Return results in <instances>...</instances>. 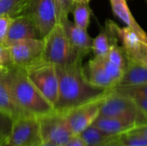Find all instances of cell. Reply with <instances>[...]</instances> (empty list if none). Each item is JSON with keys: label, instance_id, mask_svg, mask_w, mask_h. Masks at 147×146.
<instances>
[{"label": "cell", "instance_id": "6da1fadb", "mask_svg": "<svg viewBox=\"0 0 147 146\" xmlns=\"http://www.w3.org/2000/svg\"><path fill=\"white\" fill-rule=\"evenodd\" d=\"M83 59L56 67L59 80L58 99L53 107L59 113H65L103 96L109 89L92 85L86 79L83 71Z\"/></svg>", "mask_w": 147, "mask_h": 146}, {"label": "cell", "instance_id": "7a4b0ae2", "mask_svg": "<svg viewBox=\"0 0 147 146\" xmlns=\"http://www.w3.org/2000/svg\"><path fill=\"white\" fill-rule=\"evenodd\" d=\"M6 76L13 98L24 112L39 117L54 110L29 80L24 69L13 67L7 71Z\"/></svg>", "mask_w": 147, "mask_h": 146}, {"label": "cell", "instance_id": "3957f363", "mask_svg": "<svg viewBox=\"0 0 147 146\" xmlns=\"http://www.w3.org/2000/svg\"><path fill=\"white\" fill-rule=\"evenodd\" d=\"M42 40V59L44 61L54 65L64 66L74 60L81 59L74 56L61 23L57 22Z\"/></svg>", "mask_w": 147, "mask_h": 146}, {"label": "cell", "instance_id": "277c9868", "mask_svg": "<svg viewBox=\"0 0 147 146\" xmlns=\"http://www.w3.org/2000/svg\"><path fill=\"white\" fill-rule=\"evenodd\" d=\"M24 71L32 83L54 107L59 93V80L55 65L42 59L25 68Z\"/></svg>", "mask_w": 147, "mask_h": 146}, {"label": "cell", "instance_id": "5b68a950", "mask_svg": "<svg viewBox=\"0 0 147 146\" xmlns=\"http://www.w3.org/2000/svg\"><path fill=\"white\" fill-rule=\"evenodd\" d=\"M6 141L13 146H39L42 143L37 116L26 114L12 120Z\"/></svg>", "mask_w": 147, "mask_h": 146}, {"label": "cell", "instance_id": "8992f818", "mask_svg": "<svg viewBox=\"0 0 147 146\" xmlns=\"http://www.w3.org/2000/svg\"><path fill=\"white\" fill-rule=\"evenodd\" d=\"M98 116L128 118L141 123H146L147 118L140 113L130 99L114 89H109L106 94L101 104Z\"/></svg>", "mask_w": 147, "mask_h": 146}, {"label": "cell", "instance_id": "52a82bcc", "mask_svg": "<svg viewBox=\"0 0 147 146\" xmlns=\"http://www.w3.org/2000/svg\"><path fill=\"white\" fill-rule=\"evenodd\" d=\"M42 142L63 145L73 135L69 128L65 115L53 110L38 117Z\"/></svg>", "mask_w": 147, "mask_h": 146}, {"label": "cell", "instance_id": "ba28073f", "mask_svg": "<svg viewBox=\"0 0 147 146\" xmlns=\"http://www.w3.org/2000/svg\"><path fill=\"white\" fill-rule=\"evenodd\" d=\"M106 94L96 100L62 113L65 117L72 135H79L84 129L93 124L99 115L101 104Z\"/></svg>", "mask_w": 147, "mask_h": 146}, {"label": "cell", "instance_id": "9c48e42d", "mask_svg": "<svg viewBox=\"0 0 147 146\" xmlns=\"http://www.w3.org/2000/svg\"><path fill=\"white\" fill-rule=\"evenodd\" d=\"M118 40H121V48L127 59L147 64V43L129 27L121 28L114 22L108 20Z\"/></svg>", "mask_w": 147, "mask_h": 146}, {"label": "cell", "instance_id": "30bf717a", "mask_svg": "<svg viewBox=\"0 0 147 146\" xmlns=\"http://www.w3.org/2000/svg\"><path fill=\"white\" fill-rule=\"evenodd\" d=\"M14 67L25 69L42 60L43 40L28 39L8 46Z\"/></svg>", "mask_w": 147, "mask_h": 146}, {"label": "cell", "instance_id": "8fae6325", "mask_svg": "<svg viewBox=\"0 0 147 146\" xmlns=\"http://www.w3.org/2000/svg\"><path fill=\"white\" fill-rule=\"evenodd\" d=\"M33 17L40 39L57 23L55 0H30L28 14Z\"/></svg>", "mask_w": 147, "mask_h": 146}, {"label": "cell", "instance_id": "7c38bea8", "mask_svg": "<svg viewBox=\"0 0 147 146\" xmlns=\"http://www.w3.org/2000/svg\"><path fill=\"white\" fill-rule=\"evenodd\" d=\"M28 39H40L33 17L26 14L11 18L3 45L8 46L15 42Z\"/></svg>", "mask_w": 147, "mask_h": 146}, {"label": "cell", "instance_id": "4fadbf2b", "mask_svg": "<svg viewBox=\"0 0 147 146\" xmlns=\"http://www.w3.org/2000/svg\"><path fill=\"white\" fill-rule=\"evenodd\" d=\"M64 27L66 37L76 58L84 59L93 48V39L89 35L86 29H83L69 19L61 23Z\"/></svg>", "mask_w": 147, "mask_h": 146}, {"label": "cell", "instance_id": "5bb4252c", "mask_svg": "<svg viewBox=\"0 0 147 146\" xmlns=\"http://www.w3.org/2000/svg\"><path fill=\"white\" fill-rule=\"evenodd\" d=\"M83 71L88 82L94 86L112 89L117 85L116 82L106 71L99 57H94L90 59L86 66H83Z\"/></svg>", "mask_w": 147, "mask_h": 146}, {"label": "cell", "instance_id": "9a60e30c", "mask_svg": "<svg viewBox=\"0 0 147 146\" xmlns=\"http://www.w3.org/2000/svg\"><path fill=\"white\" fill-rule=\"evenodd\" d=\"M146 123H141L134 119L120 118V117H102L98 116L92 125L102 130V132L113 135L119 136L129 129Z\"/></svg>", "mask_w": 147, "mask_h": 146}, {"label": "cell", "instance_id": "2e32d148", "mask_svg": "<svg viewBox=\"0 0 147 146\" xmlns=\"http://www.w3.org/2000/svg\"><path fill=\"white\" fill-rule=\"evenodd\" d=\"M147 83V64L127 59V64L117 85H140Z\"/></svg>", "mask_w": 147, "mask_h": 146}, {"label": "cell", "instance_id": "e0dca14e", "mask_svg": "<svg viewBox=\"0 0 147 146\" xmlns=\"http://www.w3.org/2000/svg\"><path fill=\"white\" fill-rule=\"evenodd\" d=\"M6 73L0 75V112L14 120L28 113L24 112L14 100L8 84Z\"/></svg>", "mask_w": 147, "mask_h": 146}, {"label": "cell", "instance_id": "ac0fdd59", "mask_svg": "<svg viewBox=\"0 0 147 146\" xmlns=\"http://www.w3.org/2000/svg\"><path fill=\"white\" fill-rule=\"evenodd\" d=\"M112 89L130 99L140 111L147 117V83L140 85H116Z\"/></svg>", "mask_w": 147, "mask_h": 146}, {"label": "cell", "instance_id": "d6986e66", "mask_svg": "<svg viewBox=\"0 0 147 146\" xmlns=\"http://www.w3.org/2000/svg\"><path fill=\"white\" fill-rule=\"evenodd\" d=\"M112 10L114 11L115 15L121 19L124 23H126L127 27L132 28L139 36L140 38L147 43V36L146 32L142 29V28L138 24L135 18L132 15L127 3L126 0H109Z\"/></svg>", "mask_w": 147, "mask_h": 146}, {"label": "cell", "instance_id": "ffe728a7", "mask_svg": "<svg viewBox=\"0 0 147 146\" xmlns=\"http://www.w3.org/2000/svg\"><path fill=\"white\" fill-rule=\"evenodd\" d=\"M115 42H118V38L107 21L105 23V28H103L98 35L93 39L92 51L95 54V57L106 56L110 46Z\"/></svg>", "mask_w": 147, "mask_h": 146}, {"label": "cell", "instance_id": "44dd1931", "mask_svg": "<svg viewBox=\"0 0 147 146\" xmlns=\"http://www.w3.org/2000/svg\"><path fill=\"white\" fill-rule=\"evenodd\" d=\"M119 138L122 146H147V124L136 126Z\"/></svg>", "mask_w": 147, "mask_h": 146}, {"label": "cell", "instance_id": "7402d4cb", "mask_svg": "<svg viewBox=\"0 0 147 146\" xmlns=\"http://www.w3.org/2000/svg\"><path fill=\"white\" fill-rule=\"evenodd\" d=\"M79 136L84 141L85 146H99L112 139L113 138L117 137L102 132L94 125H90L84 129L79 134Z\"/></svg>", "mask_w": 147, "mask_h": 146}, {"label": "cell", "instance_id": "603a6c76", "mask_svg": "<svg viewBox=\"0 0 147 146\" xmlns=\"http://www.w3.org/2000/svg\"><path fill=\"white\" fill-rule=\"evenodd\" d=\"M30 0H0V15L6 14L14 18L28 14Z\"/></svg>", "mask_w": 147, "mask_h": 146}, {"label": "cell", "instance_id": "cb8c5ba5", "mask_svg": "<svg viewBox=\"0 0 147 146\" xmlns=\"http://www.w3.org/2000/svg\"><path fill=\"white\" fill-rule=\"evenodd\" d=\"M71 12L74 15V24L83 29L87 30L90 24V17L91 14L89 3H73Z\"/></svg>", "mask_w": 147, "mask_h": 146}, {"label": "cell", "instance_id": "d4e9b609", "mask_svg": "<svg viewBox=\"0 0 147 146\" xmlns=\"http://www.w3.org/2000/svg\"><path fill=\"white\" fill-rule=\"evenodd\" d=\"M57 22L63 23L69 19L68 15L71 12L73 3L71 0H55Z\"/></svg>", "mask_w": 147, "mask_h": 146}, {"label": "cell", "instance_id": "484cf974", "mask_svg": "<svg viewBox=\"0 0 147 146\" xmlns=\"http://www.w3.org/2000/svg\"><path fill=\"white\" fill-rule=\"evenodd\" d=\"M0 67L6 68L8 70L14 67L11 53L9 46L0 44Z\"/></svg>", "mask_w": 147, "mask_h": 146}, {"label": "cell", "instance_id": "4316f807", "mask_svg": "<svg viewBox=\"0 0 147 146\" xmlns=\"http://www.w3.org/2000/svg\"><path fill=\"white\" fill-rule=\"evenodd\" d=\"M12 125V119L0 112V138L6 139Z\"/></svg>", "mask_w": 147, "mask_h": 146}, {"label": "cell", "instance_id": "83f0119b", "mask_svg": "<svg viewBox=\"0 0 147 146\" xmlns=\"http://www.w3.org/2000/svg\"><path fill=\"white\" fill-rule=\"evenodd\" d=\"M11 17L6 14L0 15V44H4L8 28L9 26Z\"/></svg>", "mask_w": 147, "mask_h": 146}, {"label": "cell", "instance_id": "f1b7e54d", "mask_svg": "<svg viewBox=\"0 0 147 146\" xmlns=\"http://www.w3.org/2000/svg\"><path fill=\"white\" fill-rule=\"evenodd\" d=\"M61 146H85L79 135H73L67 142Z\"/></svg>", "mask_w": 147, "mask_h": 146}, {"label": "cell", "instance_id": "f546056e", "mask_svg": "<svg viewBox=\"0 0 147 146\" xmlns=\"http://www.w3.org/2000/svg\"><path fill=\"white\" fill-rule=\"evenodd\" d=\"M119 136L113 138L112 139L109 140L108 142H106V143H104V144H102V145H101L99 146H122Z\"/></svg>", "mask_w": 147, "mask_h": 146}, {"label": "cell", "instance_id": "4dcf8cb0", "mask_svg": "<svg viewBox=\"0 0 147 146\" xmlns=\"http://www.w3.org/2000/svg\"><path fill=\"white\" fill-rule=\"evenodd\" d=\"M72 3H89L90 0H71Z\"/></svg>", "mask_w": 147, "mask_h": 146}, {"label": "cell", "instance_id": "1f68e13d", "mask_svg": "<svg viewBox=\"0 0 147 146\" xmlns=\"http://www.w3.org/2000/svg\"><path fill=\"white\" fill-rule=\"evenodd\" d=\"M39 146H57L52 143H47V142H42Z\"/></svg>", "mask_w": 147, "mask_h": 146}, {"label": "cell", "instance_id": "d6a6232c", "mask_svg": "<svg viewBox=\"0 0 147 146\" xmlns=\"http://www.w3.org/2000/svg\"><path fill=\"white\" fill-rule=\"evenodd\" d=\"M0 146H13V145H9V143H8V142L6 141V139H5V140L3 141V144H2V145H1Z\"/></svg>", "mask_w": 147, "mask_h": 146}, {"label": "cell", "instance_id": "836d02e7", "mask_svg": "<svg viewBox=\"0 0 147 146\" xmlns=\"http://www.w3.org/2000/svg\"><path fill=\"white\" fill-rule=\"evenodd\" d=\"M9 70L8 69H6V68H3V67H0V73H2V72H7Z\"/></svg>", "mask_w": 147, "mask_h": 146}, {"label": "cell", "instance_id": "e575fe53", "mask_svg": "<svg viewBox=\"0 0 147 146\" xmlns=\"http://www.w3.org/2000/svg\"><path fill=\"white\" fill-rule=\"evenodd\" d=\"M4 140H5L4 139H1V138H0V145L3 143V141H4Z\"/></svg>", "mask_w": 147, "mask_h": 146}, {"label": "cell", "instance_id": "d590c367", "mask_svg": "<svg viewBox=\"0 0 147 146\" xmlns=\"http://www.w3.org/2000/svg\"><path fill=\"white\" fill-rule=\"evenodd\" d=\"M3 73H5V72H2V73H0V75H2Z\"/></svg>", "mask_w": 147, "mask_h": 146}]
</instances>
